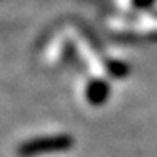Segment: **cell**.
Listing matches in <instances>:
<instances>
[{
    "mask_svg": "<svg viewBox=\"0 0 157 157\" xmlns=\"http://www.w3.org/2000/svg\"><path fill=\"white\" fill-rule=\"evenodd\" d=\"M109 30L129 40H157V15L145 10L112 17Z\"/></svg>",
    "mask_w": 157,
    "mask_h": 157,
    "instance_id": "cell-1",
    "label": "cell"
},
{
    "mask_svg": "<svg viewBox=\"0 0 157 157\" xmlns=\"http://www.w3.org/2000/svg\"><path fill=\"white\" fill-rule=\"evenodd\" d=\"M110 94V80L90 74L80 85V99L84 104L90 107H99L109 99Z\"/></svg>",
    "mask_w": 157,
    "mask_h": 157,
    "instance_id": "cell-2",
    "label": "cell"
},
{
    "mask_svg": "<svg viewBox=\"0 0 157 157\" xmlns=\"http://www.w3.org/2000/svg\"><path fill=\"white\" fill-rule=\"evenodd\" d=\"M72 147V139L65 134L62 136H45L25 144L24 155H39V154H50V152H62Z\"/></svg>",
    "mask_w": 157,
    "mask_h": 157,
    "instance_id": "cell-3",
    "label": "cell"
},
{
    "mask_svg": "<svg viewBox=\"0 0 157 157\" xmlns=\"http://www.w3.org/2000/svg\"><path fill=\"white\" fill-rule=\"evenodd\" d=\"M115 2L124 13H137L145 12L155 0H115Z\"/></svg>",
    "mask_w": 157,
    "mask_h": 157,
    "instance_id": "cell-4",
    "label": "cell"
}]
</instances>
